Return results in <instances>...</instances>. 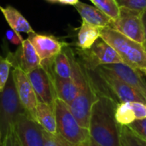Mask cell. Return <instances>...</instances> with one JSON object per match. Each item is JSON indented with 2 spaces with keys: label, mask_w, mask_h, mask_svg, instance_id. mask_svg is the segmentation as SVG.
<instances>
[{
  "label": "cell",
  "mask_w": 146,
  "mask_h": 146,
  "mask_svg": "<svg viewBox=\"0 0 146 146\" xmlns=\"http://www.w3.org/2000/svg\"><path fill=\"white\" fill-rule=\"evenodd\" d=\"M119 102L106 94H99L92 107L88 130L90 137L102 146H121V126L115 119Z\"/></svg>",
  "instance_id": "6da1fadb"
},
{
  "label": "cell",
  "mask_w": 146,
  "mask_h": 146,
  "mask_svg": "<svg viewBox=\"0 0 146 146\" xmlns=\"http://www.w3.org/2000/svg\"><path fill=\"white\" fill-rule=\"evenodd\" d=\"M100 37L117 51L123 63L141 72L146 69V47L145 45L110 27L102 28Z\"/></svg>",
  "instance_id": "7a4b0ae2"
},
{
  "label": "cell",
  "mask_w": 146,
  "mask_h": 146,
  "mask_svg": "<svg viewBox=\"0 0 146 146\" xmlns=\"http://www.w3.org/2000/svg\"><path fill=\"white\" fill-rule=\"evenodd\" d=\"M54 110L57 135L73 146L78 145L91 138L88 128L80 126L66 103L56 98Z\"/></svg>",
  "instance_id": "3957f363"
},
{
  "label": "cell",
  "mask_w": 146,
  "mask_h": 146,
  "mask_svg": "<svg viewBox=\"0 0 146 146\" xmlns=\"http://www.w3.org/2000/svg\"><path fill=\"white\" fill-rule=\"evenodd\" d=\"M23 115H28V113L18 98L10 72L5 87L0 92V130L3 140L5 139L9 130L14 127L16 120Z\"/></svg>",
  "instance_id": "277c9868"
},
{
  "label": "cell",
  "mask_w": 146,
  "mask_h": 146,
  "mask_svg": "<svg viewBox=\"0 0 146 146\" xmlns=\"http://www.w3.org/2000/svg\"><path fill=\"white\" fill-rule=\"evenodd\" d=\"M82 66L85 72L84 80L81 84L78 95L68 106L72 114L76 118L80 126L88 128L92 107L98 100V95L100 93L96 88L87 68L83 64Z\"/></svg>",
  "instance_id": "5b68a950"
},
{
  "label": "cell",
  "mask_w": 146,
  "mask_h": 146,
  "mask_svg": "<svg viewBox=\"0 0 146 146\" xmlns=\"http://www.w3.org/2000/svg\"><path fill=\"white\" fill-rule=\"evenodd\" d=\"M80 56L85 67L96 69L100 66L123 62L117 51L101 37L88 50H80Z\"/></svg>",
  "instance_id": "8992f818"
},
{
  "label": "cell",
  "mask_w": 146,
  "mask_h": 146,
  "mask_svg": "<svg viewBox=\"0 0 146 146\" xmlns=\"http://www.w3.org/2000/svg\"><path fill=\"white\" fill-rule=\"evenodd\" d=\"M111 28L145 45L142 11L120 6L119 16L113 21Z\"/></svg>",
  "instance_id": "52a82bcc"
},
{
  "label": "cell",
  "mask_w": 146,
  "mask_h": 146,
  "mask_svg": "<svg viewBox=\"0 0 146 146\" xmlns=\"http://www.w3.org/2000/svg\"><path fill=\"white\" fill-rule=\"evenodd\" d=\"M27 74L33 86L38 101L54 107L57 97L54 85L52 65L50 67H42L40 65Z\"/></svg>",
  "instance_id": "ba28073f"
},
{
  "label": "cell",
  "mask_w": 146,
  "mask_h": 146,
  "mask_svg": "<svg viewBox=\"0 0 146 146\" xmlns=\"http://www.w3.org/2000/svg\"><path fill=\"white\" fill-rule=\"evenodd\" d=\"M95 70L103 80L106 88L113 93V95L119 100V103L140 102L146 104V99L144 96L104 68L100 66Z\"/></svg>",
  "instance_id": "9c48e42d"
},
{
  "label": "cell",
  "mask_w": 146,
  "mask_h": 146,
  "mask_svg": "<svg viewBox=\"0 0 146 146\" xmlns=\"http://www.w3.org/2000/svg\"><path fill=\"white\" fill-rule=\"evenodd\" d=\"M12 68L11 74L15 82L18 98L29 116L37 121V106L38 101L27 74L19 68Z\"/></svg>",
  "instance_id": "30bf717a"
},
{
  "label": "cell",
  "mask_w": 146,
  "mask_h": 146,
  "mask_svg": "<svg viewBox=\"0 0 146 146\" xmlns=\"http://www.w3.org/2000/svg\"><path fill=\"white\" fill-rule=\"evenodd\" d=\"M13 128L21 146H44V129L28 115H21Z\"/></svg>",
  "instance_id": "8fae6325"
},
{
  "label": "cell",
  "mask_w": 146,
  "mask_h": 146,
  "mask_svg": "<svg viewBox=\"0 0 146 146\" xmlns=\"http://www.w3.org/2000/svg\"><path fill=\"white\" fill-rule=\"evenodd\" d=\"M28 35L27 38L34 47L40 59L41 66H49L52 64L56 56H57L63 48L67 46L65 43L60 42L53 36L36 33Z\"/></svg>",
  "instance_id": "7c38bea8"
},
{
  "label": "cell",
  "mask_w": 146,
  "mask_h": 146,
  "mask_svg": "<svg viewBox=\"0 0 146 146\" xmlns=\"http://www.w3.org/2000/svg\"><path fill=\"white\" fill-rule=\"evenodd\" d=\"M6 57L10 62L12 68H19L26 74L40 66V59L28 38L23 40L15 52L9 53Z\"/></svg>",
  "instance_id": "4fadbf2b"
},
{
  "label": "cell",
  "mask_w": 146,
  "mask_h": 146,
  "mask_svg": "<svg viewBox=\"0 0 146 146\" xmlns=\"http://www.w3.org/2000/svg\"><path fill=\"white\" fill-rule=\"evenodd\" d=\"M112 73L117 78L134 88L146 99V81L140 70L133 68L123 62L101 66Z\"/></svg>",
  "instance_id": "5bb4252c"
},
{
  "label": "cell",
  "mask_w": 146,
  "mask_h": 146,
  "mask_svg": "<svg viewBox=\"0 0 146 146\" xmlns=\"http://www.w3.org/2000/svg\"><path fill=\"white\" fill-rule=\"evenodd\" d=\"M74 8L78 11V13L80 15L82 21L96 26L99 27H110L111 28L113 19H111L110 16H108L106 14H104L103 11H101L96 6H92L90 4L78 2L75 3Z\"/></svg>",
  "instance_id": "9a60e30c"
},
{
  "label": "cell",
  "mask_w": 146,
  "mask_h": 146,
  "mask_svg": "<svg viewBox=\"0 0 146 146\" xmlns=\"http://www.w3.org/2000/svg\"><path fill=\"white\" fill-rule=\"evenodd\" d=\"M0 9L12 30L17 33H26L27 34L35 33L27 19L16 9L8 6L6 8H1Z\"/></svg>",
  "instance_id": "2e32d148"
},
{
  "label": "cell",
  "mask_w": 146,
  "mask_h": 146,
  "mask_svg": "<svg viewBox=\"0 0 146 146\" xmlns=\"http://www.w3.org/2000/svg\"><path fill=\"white\" fill-rule=\"evenodd\" d=\"M102 27L91 25L84 21L78 32L77 45L80 50H88L101 36Z\"/></svg>",
  "instance_id": "e0dca14e"
},
{
  "label": "cell",
  "mask_w": 146,
  "mask_h": 146,
  "mask_svg": "<svg viewBox=\"0 0 146 146\" xmlns=\"http://www.w3.org/2000/svg\"><path fill=\"white\" fill-rule=\"evenodd\" d=\"M37 121L50 134H56V121L54 107L38 102L37 106Z\"/></svg>",
  "instance_id": "ac0fdd59"
},
{
  "label": "cell",
  "mask_w": 146,
  "mask_h": 146,
  "mask_svg": "<svg viewBox=\"0 0 146 146\" xmlns=\"http://www.w3.org/2000/svg\"><path fill=\"white\" fill-rule=\"evenodd\" d=\"M53 74L62 79H71L73 75V67L67 47L57 55L52 62Z\"/></svg>",
  "instance_id": "d6986e66"
},
{
  "label": "cell",
  "mask_w": 146,
  "mask_h": 146,
  "mask_svg": "<svg viewBox=\"0 0 146 146\" xmlns=\"http://www.w3.org/2000/svg\"><path fill=\"white\" fill-rule=\"evenodd\" d=\"M115 119L120 126H129L136 121L131 102L119 103L115 111Z\"/></svg>",
  "instance_id": "ffe728a7"
},
{
  "label": "cell",
  "mask_w": 146,
  "mask_h": 146,
  "mask_svg": "<svg viewBox=\"0 0 146 146\" xmlns=\"http://www.w3.org/2000/svg\"><path fill=\"white\" fill-rule=\"evenodd\" d=\"M121 146H146V141L136 135L128 126H121Z\"/></svg>",
  "instance_id": "44dd1931"
},
{
  "label": "cell",
  "mask_w": 146,
  "mask_h": 146,
  "mask_svg": "<svg viewBox=\"0 0 146 146\" xmlns=\"http://www.w3.org/2000/svg\"><path fill=\"white\" fill-rule=\"evenodd\" d=\"M94 6L98 8L101 11L110 16L111 19L115 20L119 16L120 6L116 0H90Z\"/></svg>",
  "instance_id": "7402d4cb"
},
{
  "label": "cell",
  "mask_w": 146,
  "mask_h": 146,
  "mask_svg": "<svg viewBox=\"0 0 146 146\" xmlns=\"http://www.w3.org/2000/svg\"><path fill=\"white\" fill-rule=\"evenodd\" d=\"M12 66L7 57L0 56V92L3 90L10 75Z\"/></svg>",
  "instance_id": "603a6c76"
},
{
  "label": "cell",
  "mask_w": 146,
  "mask_h": 146,
  "mask_svg": "<svg viewBox=\"0 0 146 146\" xmlns=\"http://www.w3.org/2000/svg\"><path fill=\"white\" fill-rule=\"evenodd\" d=\"M44 129V128H43ZM44 146H73L57 134H50L44 130Z\"/></svg>",
  "instance_id": "cb8c5ba5"
},
{
  "label": "cell",
  "mask_w": 146,
  "mask_h": 146,
  "mask_svg": "<svg viewBox=\"0 0 146 146\" xmlns=\"http://www.w3.org/2000/svg\"><path fill=\"white\" fill-rule=\"evenodd\" d=\"M128 127L136 135L146 141V118L142 120H136Z\"/></svg>",
  "instance_id": "d4e9b609"
},
{
  "label": "cell",
  "mask_w": 146,
  "mask_h": 146,
  "mask_svg": "<svg viewBox=\"0 0 146 146\" xmlns=\"http://www.w3.org/2000/svg\"><path fill=\"white\" fill-rule=\"evenodd\" d=\"M119 6H125L133 9L143 11L146 9V0H116Z\"/></svg>",
  "instance_id": "484cf974"
},
{
  "label": "cell",
  "mask_w": 146,
  "mask_h": 146,
  "mask_svg": "<svg viewBox=\"0 0 146 146\" xmlns=\"http://www.w3.org/2000/svg\"><path fill=\"white\" fill-rule=\"evenodd\" d=\"M132 109L134 112L136 120L146 118V104L140 102H131Z\"/></svg>",
  "instance_id": "4316f807"
},
{
  "label": "cell",
  "mask_w": 146,
  "mask_h": 146,
  "mask_svg": "<svg viewBox=\"0 0 146 146\" xmlns=\"http://www.w3.org/2000/svg\"><path fill=\"white\" fill-rule=\"evenodd\" d=\"M3 146H21L13 127L9 130L5 139L3 140Z\"/></svg>",
  "instance_id": "83f0119b"
},
{
  "label": "cell",
  "mask_w": 146,
  "mask_h": 146,
  "mask_svg": "<svg viewBox=\"0 0 146 146\" xmlns=\"http://www.w3.org/2000/svg\"><path fill=\"white\" fill-rule=\"evenodd\" d=\"M20 33H17L14 30H9L7 31V33H6V36L8 38V39L14 44H16V45H20L24 39H22L21 36L19 34Z\"/></svg>",
  "instance_id": "f1b7e54d"
},
{
  "label": "cell",
  "mask_w": 146,
  "mask_h": 146,
  "mask_svg": "<svg viewBox=\"0 0 146 146\" xmlns=\"http://www.w3.org/2000/svg\"><path fill=\"white\" fill-rule=\"evenodd\" d=\"M76 146H102L100 145L99 144H98L97 142H95L92 138H89L87 140H86L85 142H83V143H81V144H80V145H78Z\"/></svg>",
  "instance_id": "f546056e"
},
{
  "label": "cell",
  "mask_w": 146,
  "mask_h": 146,
  "mask_svg": "<svg viewBox=\"0 0 146 146\" xmlns=\"http://www.w3.org/2000/svg\"><path fill=\"white\" fill-rule=\"evenodd\" d=\"M142 22H143L144 37H145V46L146 47V9L142 11Z\"/></svg>",
  "instance_id": "4dcf8cb0"
},
{
  "label": "cell",
  "mask_w": 146,
  "mask_h": 146,
  "mask_svg": "<svg viewBox=\"0 0 146 146\" xmlns=\"http://www.w3.org/2000/svg\"><path fill=\"white\" fill-rule=\"evenodd\" d=\"M50 2H59L61 3H64V4H72L74 5L75 3H77L79 2V0H48Z\"/></svg>",
  "instance_id": "1f68e13d"
},
{
  "label": "cell",
  "mask_w": 146,
  "mask_h": 146,
  "mask_svg": "<svg viewBox=\"0 0 146 146\" xmlns=\"http://www.w3.org/2000/svg\"><path fill=\"white\" fill-rule=\"evenodd\" d=\"M0 146H3V139H2V134H1V130H0Z\"/></svg>",
  "instance_id": "d6a6232c"
},
{
  "label": "cell",
  "mask_w": 146,
  "mask_h": 146,
  "mask_svg": "<svg viewBox=\"0 0 146 146\" xmlns=\"http://www.w3.org/2000/svg\"><path fill=\"white\" fill-rule=\"evenodd\" d=\"M142 72H143V73H144V74L146 75V69H145V70H144V71H142Z\"/></svg>",
  "instance_id": "836d02e7"
},
{
  "label": "cell",
  "mask_w": 146,
  "mask_h": 146,
  "mask_svg": "<svg viewBox=\"0 0 146 146\" xmlns=\"http://www.w3.org/2000/svg\"><path fill=\"white\" fill-rule=\"evenodd\" d=\"M0 9H1V7H0Z\"/></svg>",
  "instance_id": "e575fe53"
}]
</instances>
